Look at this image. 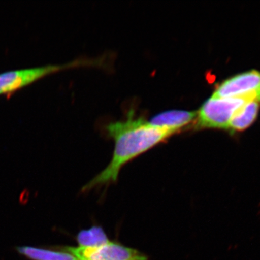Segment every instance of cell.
Segmentation results:
<instances>
[{
	"instance_id": "3957f363",
	"label": "cell",
	"mask_w": 260,
	"mask_h": 260,
	"mask_svg": "<svg viewBox=\"0 0 260 260\" xmlns=\"http://www.w3.org/2000/svg\"><path fill=\"white\" fill-rule=\"evenodd\" d=\"M59 250L70 253L77 260H148L139 251L111 241L97 247L64 246Z\"/></svg>"
},
{
	"instance_id": "52a82bcc",
	"label": "cell",
	"mask_w": 260,
	"mask_h": 260,
	"mask_svg": "<svg viewBox=\"0 0 260 260\" xmlns=\"http://www.w3.org/2000/svg\"><path fill=\"white\" fill-rule=\"evenodd\" d=\"M17 251L31 260H77L74 256L66 251L49 250L32 246H18Z\"/></svg>"
},
{
	"instance_id": "8992f818",
	"label": "cell",
	"mask_w": 260,
	"mask_h": 260,
	"mask_svg": "<svg viewBox=\"0 0 260 260\" xmlns=\"http://www.w3.org/2000/svg\"><path fill=\"white\" fill-rule=\"evenodd\" d=\"M260 102L246 103L233 118L229 124V131L232 133H240L252 125L259 114Z\"/></svg>"
},
{
	"instance_id": "7a4b0ae2",
	"label": "cell",
	"mask_w": 260,
	"mask_h": 260,
	"mask_svg": "<svg viewBox=\"0 0 260 260\" xmlns=\"http://www.w3.org/2000/svg\"><path fill=\"white\" fill-rule=\"evenodd\" d=\"M260 102V88L240 95L219 98L212 95L197 112L195 129H229L233 118L246 103Z\"/></svg>"
},
{
	"instance_id": "6da1fadb",
	"label": "cell",
	"mask_w": 260,
	"mask_h": 260,
	"mask_svg": "<svg viewBox=\"0 0 260 260\" xmlns=\"http://www.w3.org/2000/svg\"><path fill=\"white\" fill-rule=\"evenodd\" d=\"M107 130L115 143L112 160L84 186L83 191L115 183L125 164L173 135L170 132L153 127L141 118L135 119L133 112L126 120L109 124Z\"/></svg>"
},
{
	"instance_id": "277c9868",
	"label": "cell",
	"mask_w": 260,
	"mask_h": 260,
	"mask_svg": "<svg viewBox=\"0 0 260 260\" xmlns=\"http://www.w3.org/2000/svg\"><path fill=\"white\" fill-rule=\"evenodd\" d=\"M259 87L260 71L252 70L223 80L219 84L213 95L219 98L240 96Z\"/></svg>"
},
{
	"instance_id": "5b68a950",
	"label": "cell",
	"mask_w": 260,
	"mask_h": 260,
	"mask_svg": "<svg viewBox=\"0 0 260 260\" xmlns=\"http://www.w3.org/2000/svg\"><path fill=\"white\" fill-rule=\"evenodd\" d=\"M197 112L185 110H170L160 113L148 121L153 127L170 132L173 135L195 120Z\"/></svg>"
},
{
	"instance_id": "ba28073f",
	"label": "cell",
	"mask_w": 260,
	"mask_h": 260,
	"mask_svg": "<svg viewBox=\"0 0 260 260\" xmlns=\"http://www.w3.org/2000/svg\"><path fill=\"white\" fill-rule=\"evenodd\" d=\"M76 240L79 246L83 247H97L110 242L105 231L99 225L80 231L77 235Z\"/></svg>"
}]
</instances>
